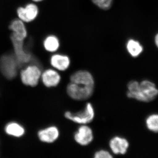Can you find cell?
Listing matches in <instances>:
<instances>
[{"label":"cell","mask_w":158,"mask_h":158,"mask_svg":"<svg viewBox=\"0 0 158 158\" xmlns=\"http://www.w3.org/2000/svg\"><path fill=\"white\" fill-rule=\"evenodd\" d=\"M109 146L114 154L124 155L127 152L129 144L125 138L119 136H115L110 139Z\"/></svg>","instance_id":"7c38bea8"},{"label":"cell","mask_w":158,"mask_h":158,"mask_svg":"<svg viewBox=\"0 0 158 158\" xmlns=\"http://www.w3.org/2000/svg\"><path fill=\"white\" fill-rule=\"evenodd\" d=\"M127 48L130 55L134 57L138 56L143 50L140 43L132 39L128 41Z\"/></svg>","instance_id":"e0dca14e"},{"label":"cell","mask_w":158,"mask_h":158,"mask_svg":"<svg viewBox=\"0 0 158 158\" xmlns=\"http://www.w3.org/2000/svg\"><path fill=\"white\" fill-rule=\"evenodd\" d=\"M70 82L76 84H80L94 87L95 82L92 74L85 70L77 71L71 75Z\"/></svg>","instance_id":"9c48e42d"},{"label":"cell","mask_w":158,"mask_h":158,"mask_svg":"<svg viewBox=\"0 0 158 158\" xmlns=\"http://www.w3.org/2000/svg\"><path fill=\"white\" fill-rule=\"evenodd\" d=\"M92 2L98 8L104 10H107L112 7L113 0H91Z\"/></svg>","instance_id":"d6986e66"},{"label":"cell","mask_w":158,"mask_h":158,"mask_svg":"<svg viewBox=\"0 0 158 158\" xmlns=\"http://www.w3.org/2000/svg\"><path fill=\"white\" fill-rule=\"evenodd\" d=\"M33 1L35 2H40L43 1V0H33Z\"/></svg>","instance_id":"7402d4cb"},{"label":"cell","mask_w":158,"mask_h":158,"mask_svg":"<svg viewBox=\"0 0 158 158\" xmlns=\"http://www.w3.org/2000/svg\"><path fill=\"white\" fill-rule=\"evenodd\" d=\"M156 44L158 48V34L156 36L155 38Z\"/></svg>","instance_id":"44dd1931"},{"label":"cell","mask_w":158,"mask_h":158,"mask_svg":"<svg viewBox=\"0 0 158 158\" xmlns=\"http://www.w3.org/2000/svg\"><path fill=\"white\" fill-rule=\"evenodd\" d=\"M52 67L58 71H65L67 70L71 64L69 57L64 54L56 53L51 56L50 60Z\"/></svg>","instance_id":"4fadbf2b"},{"label":"cell","mask_w":158,"mask_h":158,"mask_svg":"<svg viewBox=\"0 0 158 158\" xmlns=\"http://www.w3.org/2000/svg\"><path fill=\"white\" fill-rule=\"evenodd\" d=\"M5 131L8 135L15 137H21L23 135L25 129L21 125L15 122L8 123L5 128Z\"/></svg>","instance_id":"2e32d148"},{"label":"cell","mask_w":158,"mask_h":158,"mask_svg":"<svg viewBox=\"0 0 158 158\" xmlns=\"http://www.w3.org/2000/svg\"><path fill=\"white\" fill-rule=\"evenodd\" d=\"M65 118L80 125H87L93 121L95 117V111L93 105L87 103L84 110L77 113L66 111L64 113Z\"/></svg>","instance_id":"7a4b0ae2"},{"label":"cell","mask_w":158,"mask_h":158,"mask_svg":"<svg viewBox=\"0 0 158 158\" xmlns=\"http://www.w3.org/2000/svg\"><path fill=\"white\" fill-rule=\"evenodd\" d=\"M0 64L1 70L5 76L9 78L15 76L18 63L15 57L9 55L3 56L0 60Z\"/></svg>","instance_id":"5b68a950"},{"label":"cell","mask_w":158,"mask_h":158,"mask_svg":"<svg viewBox=\"0 0 158 158\" xmlns=\"http://www.w3.org/2000/svg\"><path fill=\"white\" fill-rule=\"evenodd\" d=\"M74 139L80 145L87 146L93 141V130L87 124L81 125L74 133Z\"/></svg>","instance_id":"8992f818"},{"label":"cell","mask_w":158,"mask_h":158,"mask_svg":"<svg viewBox=\"0 0 158 158\" xmlns=\"http://www.w3.org/2000/svg\"><path fill=\"white\" fill-rule=\"evenodd\" d=\"M127 88L128 97L140 101H151L158 94V90L155 85L148 81H144L140 83L131 81L128 84Z\"/></svg>","instance_id":"6da1fadb"},{"label":"cell","mask_w":158,"mask_h":158,"mask_svg":"<svg viewBox=\"0 0 158 158\" xmlns=\"http://www.w3.org/2000/svg\"><path fill=\"white\" fill-rule=\"evenodd\" d=\"M37 135L40 141L50 144L58 140L60 135V131L57 127L51 126L40 130Z\"/></svg>","instance_id":"8fae6325"},{"label":"cell","mask_w":158,"mask_h":158,"mask_svg":"<svg viewBox=\"0 0 158 158\" xmlns=\"http://www.w3.org/2000/svg\"><path fill=\"white\" fill-rule=\"evenodd\" d=\"M40 80L47 88H55L60 84L61 76L58 71L54 69H48L43 72Z\"/></svg>","instance_id":"ba28073f"},{"label":"cell","mask_w":158,"mask_h":158,"mask_svg":"<svg viewBox=\"0 0 158 158\" xmlns=\"http://www.w3.org/2000/svg\"><path fill=\"white\" fill-rule=\"evenodd\" d=\"M42 73L38 65H28L21 72V80L24 85L30 87H35L38 85L41 79Z\"/></svg>","instance_id":"277c9868"},{"label":"cell","mask_w":158,"mask_h":158,"mask_svg":"<svg viewBox=\"0 0 158 158\" xmlns=\"http://www.w3.org/2000/svg\"><path fill=\"white\" fill-rule=\"evenodd\" d=\"M94 87L76 84L70 82L67 85L66 92L69 97L76 101L86 100L91 97Z\"/></svg>","instance_id":"3957f363"},{"label":"cell","mask_w":158,"mask_h":158,"mask_svg":"<svg viewBox=\"0 0 158 158\" xmlns=\"http://www.w3.org/2000/svg\"><path fill=\"white\" fill-rule=\"evenodd\" d=\"M9 28L12 31L11 37L18 40H24L27 36V29L23 22L20 19L11 22Z\"/></svg>","instance_id":"5bb4252c"},{"label":"cell","mask_w":158,"mask_h":158,"mask_svg":"<svg viewBox=\"0 0 158 158\" xmlns=\"http://www.w3.org/2000/svg\"><path fill=\"white\" fill-rule=\"evenodd\" d=\"M94 158H113L112 154L104 149L99 150L97 151L94 155Z\"/></svg>","instance_id":"ffe728a7"},{"label":"cell","mask_w":158,"mask_h":158,"mask_svg":"<svg viewBox=\"0 0 158 158\" xmlns=\"http://www.w3.org/2000/svg\"><path fill=\"white\" fill-rule=\"evenodd\" d=\"M148 129L154 132H158V114L151 115L146 120Z\"/></svg>","instance_id":"ac0fdd59"},{"label":"cell","mask_w":158,"mask_h":158,"mask_svg":"<svg viewBox=\"0 0 158 158\" xmlns=\"http://www.w3.org/2000/svg\"><path fill=\"white\" fill-rule=\"evenodd\" d=\"M17 14L19 19L23 22L29 23L34 20L39 13L38 7L35 4L31 3L25 7H19L17 9Z\"/></svg>","instance_id":"30bf717a"},{"label":"cell","mask_w":158,"mask_h":158,"mask_svg":"<svg viewBox=\"0 0 158 158\" xmlns=\"http://www.w3.org/2000/svg\"><path fill=\"white\" fill-rule=\"evenodd\" d=\"M12 45L14 48L15 57L18 65L27 64L31 60V56L26 52L24 49V40H18L11 37Z\"/></svg>","instance_id":"52a82bcc"},{"label":"cell","mask_w":158,"mask_h":158,"mask_svg":"<svg viewBox=\"0 0 158 158\" xmlns=\"http://www.w3.org/2000/svg\"><path fill=\"white\" fill-rule=\"evenodd\" d=\"M44 47L47 51L49 52H56L60 48V43L59 38L54 35L48 36L44 39Z\"/></svg>","instance_id":"9a60e30c"}]
</instances>
